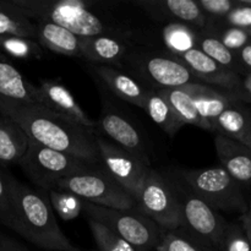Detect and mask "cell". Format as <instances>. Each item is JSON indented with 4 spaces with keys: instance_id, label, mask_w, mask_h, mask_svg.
Here are the masks:
<instances>
[{
    "instance_id": "36",
    "label": "cell",
    "mask_w": 251,
    "mask_h": 251,
    "mask_svg": "<svg viewBox=\"0 0 251 251\" xmlns=\"http://www.w3.org/2000/svg\"><path fill=\"white\" fill-rule=\"evenodd\" d=\"M198 4L207 19L216 17L220 20H225L238 6L237 0H199Z\"/></svg>"
},
{
    "instance_id": "26",
    "label": "cell",
    "mask_w": 251,
    "mask_h": 251,
    "mask_svg": "<svg viewBox=\"0 0 251 251\" xmlns=\"http://www.w3.org/2000/svg\"><path fill=\"white\" fill-rule=\"evenodd\" d=\"M144 110L149 114L152 122L158 125L169 136H174L184 125L179 120L178 115L176 114L168 100L157 88L149 91Z\"/></svg>"
},
{
    "instance_id": "38",
    "label": "cell",
    "mask_w": 251,
    "mask_h": 251,
    "mask_svg": "<svg viewBox=\"0 0 251 251\" xmlns=\"http://www.w3.org/2000/svg\"><path fill=\"white\" fill-rule=\"evenodd\" d=\"M0 251H29L26 247L20 244L7 235L0 234Z\"/></svg>"
},
{
    "instance_id": "25",
    "label": "cell",
    "mask_w": 251,
    "mask_h": 251,
    "mask_svg": "<svg viewBox=\"0 0 251 251\" xmlns=\"http://www.w3.org/2000/svg\"><path fill=\"white\" fill-rule=\"evenodd\" d=\"M1 37H22L37 38V27L11 0H0V38Z\"/></svg>"
},
{
    "instance_id": "19",
    "label": "cell",
    "mask_w": 251,
    "mask_h": 251,
    "mask_svg": "<svg viewBox=\"0 0 251 251\" xmlns=\"http://www.w3.org/2000/svg\"><path fill=\"white\" fill-rule=\"evenodd\" d=\"M36 41L43 48L68 56L81 58V37L51 22H34Z\"/></svg>"
},
{
    "instance_id": "33",
    "label": "cell",
    "mask_w": 251,
    "mask_h": 251,
    "mask_svg": "<svg viewBox=\"0 0 251 251\" xmlns=\"http://www.w3.org/2000/svg\"><path fill=\"white\" fill-rule=\"evenodd\" d=\"M210 34L218 37V38L221 39V42H222L229 50H232L233 53L235 54H237L240 49L244 48L245 46L251 43V32L247 31V29L239 28V27L228 26V25L227 27H221L220 31H217L216 33Z\"/></svg>"
},
{
    "instance_id": "11",
    "label": "cell",
    "mask_w": 251,
    "mask_h": 251,
    "mask_svg": "<svg viewBox=\"0 0 251 251\" xmlns=\"http://www.w3.org/2000/svg\"><path fill=\"white\" fill-rule=\"evenodd\" d=\"M137 68L158 90L199 83L188 66L174 55H146L140 59Z\"/></svg>"
},
{
    "instance_id": "30",
    "label": "cell",
    "mask_w": 251,
    "mask_h": 251,
    "mask_svg": "<svg viewBox=\"0 0 251 251\" xmlns=\"http://www.w3.org/2000/svg\"><path fill=\"white\" fill-rule=\"evenodd\" d=\"M87 220L98 251H141L132 247L126 240L115 234L113 230L103 226L102 223L96 222L90 218Z\"/></svg>"
},
{
    "instance_id": "1",
    "label": "cell",
    "mask_w": 251,
    "mask_h": 251,
    "mask_svg": "<svg viewBox=\"0 0 251 251\" xmlns=\"http://www.w3.org/2000/svg\"><path fill=\"white\" fill-rule=\"evenodd\" d=\"M0 112L16 123L32 141L102 167L95 129L60 117L39 103L0 100Z\"/></svg>"
},
{
    "instance_id": "18",
    "label": "cell",
    "mask_w": 251,
    "mask_h": 251,
    "mask_svg": "<svg viewBox=\"0 0 251 251\" xmlns=\"http://www.w3.org/2000/svg\"><path fill=\"white\" fill-rule=\"evenodd\" d=\"M93 70L117 97L144 109L150 90L142 87L131 76L110 65H95Z\"/></svg>"
},
{
    "instance_id": "9",
    "label": "cell",
    "mask_w": 251,
    "mask_h": 251,
    "mask_svg": "<svg viewBox=\"0 0 251 251\" xmlns=\"http://www.w3.org/2000/svg\"><path fill=\"white\" fill-rule=\"evenodd\" d=\"M137 210L153 220L164 230H176L183 226L180 200L172 186L154 169H150L136 198Z\"/></svg>"
},
{
    "instance_id": "39",
    "label": "cell",
    "mask_w": 251,
    "mask_h": 251,
    "mask_svg": "<svg viewBox=\"0 0 251 251\" xmlns=\"http://www.w3.org/2000/svg\"><path fill=\"white\" fill-rule=\"evenodd\" d=\"M238 61L242 68H247L251 70V43L245 46L237 53Z\"/></svg>"
},
{
    "instance_id": "21",
    "label": "cell",
    "mask_w": 251,
    "mask_h": 251,
    "mask_svg": "<svg viewBox=\"0 0 251 251\" xmlns=\"http://www.w3.org/2000/svg\"><path fill=\"white\" fill-rule=\"evenodd\" d=\"M199 83H190V85H185L178 88H162L159 90V92L168 100L176 114L178 115L179 120L184 125L191 124L202 127V129L211 130L212 125L201 119L195 107V103H194V97H195Z\"/></svg>"
},
{
    "instance_id": "6",
    "label": "cell",
    "mask_w": 251,
    "mask_h": 251,
    "mask_svg": "<svg viewBox=\"0 0 251 251\" xmlns=\"http://www.w3.org/2000/svg\"><path fill=\"white\" fill-rule=\"evenodd\" d=\"M19 164L37 188L47 191L58 188V184L68 176L98 167L42 146L32 140H29L28 150Z\"/></svg>"
},
{
    "instance_id": "42",
    "label": "cell",
    "mask_w": 251,
    "mask_h": 251,
    "mask_svg": "<svg viewBox=\"0 0 251 251\" xmlns=\"http://www.w3.org/2000/svg\"><path fill=\"white\" fill-rule=\"evenodd\" d=\"M247 215H248V216H249V217L251 218V201H250V203H249V210H248Z\"/></svg>"
},
{
    "instance_id": "29",
    "label": "cell",
    "mask_w": 251,
    "mask_h": 251,
    "mask_svg": "<svg viewBox=\"0 0 251 251\" xmlns=\"http://www.w3.org/2000/svg\"><path fill=\"white\" fill-rule=\"evenodd\" d=\"M47 193L54 212L63 221L75 220L81 215V212H83L85 201L75 194L59 189H51Z\"/></svg>"
},
{
    "instance_id": "16",
    "label": "cell",
    "mask_w": 251,
    "mask_h": 251,
    "mask_svg": "<svg viewBox=\"0 0 251 251\" xmlns=\"http://www.w3.org/2000/svg\"><path fill=\"white\" fill-rule=\"evenodd\" d=\"M215 147L221 167L226 169L239 184L251 183V149L226 136H215Z\"/></svg>"
},
{
    "instance_id": "2",
    "label": "cell",
    "mask_w": 251,
    "mask_h": 251,
    "mask_svg": "<svg viewBox=\"0 0 251 251\" xmlns=\"http://www.w3.org/2000/svg\"><path fill=\"white\" fill-rule=\"evenodd\" d=\"M10 198L15 233L46 251H81L59 227L47 190L10 176Z\"/></svg>"
},
{
    "instance_id": "17",
    "label": "cell",
    "mask_w": 251,
    "mask_h": 251,
    "mask_svg": "<svg viewBox=\"0 0 251 251\" xmlns=\"http://www.w3.org/2000/svg\"><path fill=\"white\" fill-rule=\"evenodd\" d=\"M129 50L127 39L109 36L81 37V58L96 65L120 64Z\"/></svg>"
},
{
    "instance_id": "13",
    "label": "cell",
    "mask_w": 251,
    "mask_h": 251,
    "mask_svg": "<svg viewBox=\"0 0 251 251\" xmlns=\"http://www.w3.org/2000/svg\"><path fill=\"white\" fill-rule=\"evenodd\" d=\"M34 100L50 112L74 120L86 127L95 129L97 125L86 114L70 91L59 82L44 81L39 87L34 86Z\"/></svg>"
},
{
    "instance_id": "43",
    "label": "cell",
    "mask_w": 251,
    "mask_h": 251,
    "mask_svg": "<svg viewBox=\"0 0 251 251\" xmlns=\"http://www.w3.org/2000/svg\"><path fill=\"white\" fill-rule=\"evenodd\" d=\"M152 251H161V250H158V249H156V250H152Z\"/></svg>"
},
{
    "instance_id": "28",
    "label": "cell",
    "mask_w": 251,
    "mask_h": 251,
    "mask_svg": "<svg viewBox=\"0 0 251 251\" xmlns=\"http://www.w3.org/2000/svg\"><path fill=\"white\" fill-rule=\"evenodd\" d=\"M199 49L228 70H232L238 74L239 69L242 68L238 61L237 54L229 50L221 42V39L213 34L207 33L205 31L201 32Z\"/></svg>"
},
{
    "instance_id": "40",
    "label": "cell",
    "mask_w": 251,
    "mask_h": 251,
    "mask_svg": "<svg viewBox=\"0 0 251 251\" xmlns=\"http://www.w3.org/2000/svg\"><path fill=\"white\" fill-rule=\"evenodd\" d=\"M240 223H242L243 228H244L245 233H247L248 238H249V240L251 242V218L245 213L240 218Z\"/></svg>"
},
{
    "instance_id": "14",
    "label": "cell",
    "mask_w": 251,
    "mask_h": 251,
    "mask_svg": "<svg viewBox=\"0 0 251 251\" xmlns=\"http://www.w3.org/2000/svg\"><path fill=\"white\" fill-rule=\"evenodd\" d=\"M176 58L185 64L199 81H205V82L220 86V87L226 88L228 92L237 95L238 97H242L240 93H244L240 76L234 71L223 68L200 49H193Z\"/></svg>"
},
{
    "instance_id": "37",
    "label": "cell",
    "mask_w": 251,
    "mask_h": 251,
    "mask_svg": "<svg viewBox=\"0 0 251 251\" xmlns=\"http://www.w3.org/2000/svg\"><path fill=\"white\" fill-rule=\"evenodd\" d=\"M238 6L226 17V25L251 32V0H237Z\"/></svg>"
},
{
    "instance_id": "31",
    "label": "cell",
    "mask_w": 251,
    "mask_h": 251,
    "mask_svg": "<svg viewBox=\"0 0 251 251\" xmlns=\"http://www.w3.org/2000/svg\"><path fill=\"white\" fill-rule=\"evenodd\" d=\"M0 49L17 59H39L43 54V47L36 39L22 37H1Z\"/></svg>"
},
{
    "instance_id": "20",
    "label": "cell",
    "mask_w": 251,
    "mask_h": 251,
    "mask_svg": "<svg viewBox=\"0 0 251 251\" xmlns=\"http://www.w3.org/2000/svg\"><path fill=\"white\" fill-rule=\"evenodd\" d=\"M0 100L15 103H36L34 86L0 51Z\"/></svg>"
},
{
    "instance_id": "32",
    "label": "cell",
    "mask_w": 251,
    "mask_h": 251,
    "mask_svg": "<svg viewBox=\"0 0 251 251\" xmlns=\"http://www.w3.org/2000/svg\"><path fill=\"white\" fill-rule=\"evenodd\" d=\"M157 249L161 251H211L191 238L183 228L166 232Z\"/></svg>"
},
{
    "instance_id": "12",
    "label": "cell",
    "mask_w": 251,
    "mask_h": 251,
    "mask_svg": "<svg viewBox=\"0 0 251 251\" xmlns=\"http://www.w3.org/2000/svg\"><path fill=\"white\" fill-rule=\"evenodd\" d=\"M134 4L156 21L186 24L199 29L207 25V16L195 0H137Z\"/></svg>"
},
{
    "instance_id": "34",
    "label": "cell",
    "mask_w": 251,
    "mask_h": 251,
    "mask_svg": "<svg viewBox=\"0 0 251 251\" xmlns=\"http://www.w3.org/2000/svg\"><path fill=\"white\" fill-rule=\"evenodd\" d=\"M221 251H251V242L242 223L228 225Z\"/></svg>"
},
{
    "instance_id": "7",
    "label": "cell",
    "mask_w": 251,
    "mask_h": 251,
    "mask_svg": "<svg viewBox=\"0 0 251 251\" xmlns=\"http://www.w3.org/2000/svg\"><path fill=\"white\" fill-rule=\"evenodd\" d=\"M56 189L75 194L83 201L102 207L117 210L137 208L136 200L103 167L68 176L58 184Z\"/></svg>"
},
{
    "instance_id": "5",
    "label": "cell",
    "mask_w": 251,
    "mask_h": 251,
    "mask_svg": "<svg viewBox=\"0 0 251 251\" xmlns=\"http://www.w3.org/2000/svg\"><path fill=\"white\" fill-rule=\"evenodd\" d=\"M180 178L189 190L216 211L240 212L243 216L249 210L240 184L223 167L181 171Z\"/></svg>"
},
{
    "instance_id": "8",
    "label": "cell",
    "mask_w": 251,
    "mask_h": 251,
    "mask_svg": "<svg viewBox=\"0 0 251 251\" xmlns=\"http://www.w3.org/2000/svg\"><path fill=\"white\" fill-rule=\"evenodd\" d=\"M181 205L183 228L191 238L211 251H221L229 222L186 186L176 190Z\"/></svg>"
},
{
    "instance_id": "22",
    "label": "cell",
    "mask_w": 251,
    "mask_h": 251,
    "mask_svg": "<svg viewBox=\"0 0 251 251\" xmlns=\"http://www.w3.org/2000/svg\"><path fill=\"white\" fill-rule=\"evenodd\" d=\"M238 100H240V97L234 93L222 92L205 83H199L194 97V103L201 119L212 125V123L225 110L237 104Z\"/></svg>"
},
{
    "instance_id": "15",
    "label": "cell",
    "mask_w": 251,
    "mask_h": 251,
    "mask_svg": "<svg viewBox=\"0 0 251 251\" xmlns=\"http://www.w3.org/2000/svg\"><path fill=\"white\" fill-rule=\"evenodd\" d=\"M100 126L102 131L114 141L115 145L150 164V158L147 156L146 147L142 142L141 135L139 130L129 122V119L114 110L105 109L100 117Z\"/></svg>"
},
{
    "instance_id": "41",
    "label": "cell",
    "mask_w": 251,
    "mask_h": 251,
    "mask_svg": "<svg viewBox=\"0 0 251 251\" xmlns=\"http://www.w3.org/2000/svg\"><path fill=\"white\" fill-rule=\"evenodd\" d=\"M243 92L251 97V73L243 80Z\"/></svg>"
},
{
    "instance_id": "23",
    "label": "cell",
    "mask_w": 251,
    "mask_h": 251,
    "mask_svg": "<svg viewBox=\"0 0 251 251\" xmlns=\"http://www.w3.org/2000/svg\"><path fill=\"white\" fill-rule=\"evenodd\" d=\"M28 146L26 132L9 118H0V163H20Z\"/></svg>"
},
{
    "instance_id": "3",
    "label": "cell",
    "mask_w": 251,
    "mask_h": 251,
    "mask_svg": "<svg viewBox=\"0 0 251 251\" xmlns=\"http://www.w3.org/2000/svg\"><path fill=\"white\" fill-rule=\"evenodd\" d=\"M29 20L51 22L78 37L109 36L129 39L131 32L96 10L97 2L85 0H11Z\"/></svg>"
},
{
    "instance_id": "24",
    "label": "cell",
    "mask_w": 251,
    "mask_h": 251,
    "mask_svg": "<svg viewBox=\"0 0 251 251\" xmlns=\"http://www.w3.org/2000/svg\"><path fill=\"white\" fill-rule=\"evenodd\" d=\"M212 129L251 149V114L244 108H228L212 123Z\"/></svg>"
},
{
    "instance_id": "27",
    "label": "cell",
    "mask_w": 251,
    "mask_h": 251,
    "mask_svg": "<svg viewBox=\"0 0 251 251\" xmlns=\"http://www.w3.org/2000/svg\"><path fill=\"white\" fill-rule=\"evenodd\" d=\"M186 24H168L163 27L162 37L172 55L179 56L193 49H199L202 29Z\"/></svg>"
},
{
    "instance_id": "10",
    "label": "cell",
    "mask_w": 251,
    "mask_h": 251,
    "mask_svg": "<svg viewBox=\"0 0 251 251\" xmlns=\"http://www.w3.org/2000/svg\"><path fill=\"white\" fill-rule=\"evenodd\" d=\"M96 141L103 169L136 200L152 167L100 135H97Z\"/></svg>"
},
{
    "instance_id": "4",
    "label": "cell",
    "mask_w": 251,
    "mask_h": 251,
    "mask_svg": "<svg viewBox=\"0 0 251 251\" xmlns=\"http://www.w3.org/2000/svg\"><path fill=\"white\" fill-rule=\"evenodd\" d=\"M83 213L90 220L102 223L107 228L141 251L156 250L167 230L137 208L117 210L102 207L85 201Z\"/></svg>"
},
{
    "instance_id": "35",
    "label": "cell",
    "mask_w": 251,
    "mask_h": 251,
    "mask_svg": "<svg viewBox=\"0 0 251 251\" xmlns=\"http://www.w3.org/2000/svg\"><path fill=\"white\" fill-rule=\"evenodd\" d=\"M0 225L14 228L11 198H10V176L0 169Z\"/></svg>"
}]
</instances>
